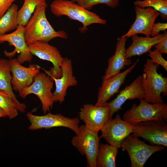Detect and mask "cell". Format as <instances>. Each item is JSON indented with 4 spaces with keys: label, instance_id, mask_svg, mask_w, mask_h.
Here are the masks:
<instances>
[{
    "label": "cell",
    "instance_id": "obj_31",
    "mask_svg": "<svg viewBox=\"0 0 167 167\" xmlns=\"http://www.w3.org/2000/svg\"><path fill=\"white\" fill-rule=\"evenodd\" d=\"M13 0H0V19L12 5Z\"/></svg>",
    "mask_w": 167,
    "mask_h": 167
},
{
    "label": "cell",
    "instance_id": "obj_26",
    "mask_svg": "<svg viewBox=\"0 0 167 167\" xmlns=\"http://www.w3.org/2000/svg\"><path fill=\"white\" fill-rule=\"evenodd\" d=\"M0 108L4 111L10 119L15 118L18 114V111L15 107L11 97L0 90Z\"/></svg>",
    "mask_w": 167,
    "mask_h": 167
},
{
    "label": "cell",
    "instance_id": "obj_5",
    "mask_svg": "<svg viewBox=\"0 0 167 167\" xmlns=\"http://www.w3.org/2000/svg\"><path fill=\"white\" fill-rule=\"evenodd\" d=\"M121 148L123 151L126 150L128 152L132 167H143L153 154L165 148L161 145H148L132 134L125 139Z\"/></svg>",
    "mask_w": 167,
    "mask_h": 167
},
{
    "label": "cell",
    "instance_id": "obj_6",
    "mask_svg": "<svg viewBox=\"0 0 167 167\" xmlns=\"http://www.w3.org/2000/svg\"><path fill=\"white\" fill-rule=\"evenodd\" d=\"M98 132L82 125L79 126L78 132L71 140L72 144L80 153L85 156L88 167H96V157L100 138Z\"/></svg>",
    "mask_w": 167,
    "mask_h": 167
},
{
    "label": "cell",
    "instance_id": "obj_3",
    "mask_svg": "<svg viewBox=\"0 0 167 167\" xmlns=\"http://www.w3.org/2000/svg\"><path fill=\"white\" fill-rule=\"evenodd\" d=\"M159 65L148 58L144 64L142 75L146 96L144 99L151 103H164L161 94L167 95V78L157 72Z\"/></svg>",
    "mask_w": 167,
    "mask_h": 167
},
{
    "label": "cell",
    "instance_id": "obj_22",
    "mask_svg": "<svg viewBox=\"0 0 167 167\" xmlns=\"http://www.w3.org/2000/svg\"><path fill=\"white\" fill-rule=\"evenodd\" d=\"M118 148L109 144L99 142L96 160V167H116Z\"/></svg>",
    "mask_w": 167,
    "mask_h": 167
},
{
    "label": "cell",
    "instance_id": "obj_8",
    "mask_svg": "<svg viewBox=\"0 0 167 167\" xmlns=\"http://www.w3.org/2000/svg\"><path fill=\"white\" fill-rule=\"evenodd\" d=\"M27 116L30 123L28 128L30 130L64 127L72 130L75 134L79 131L80 119L78 117L70 118L60 113L53 114L50 112L42 116L28 112Z\"/></svg>",
    "mask_w": 167,
    "mask_h": 167
},
{
    "label": "cell",
    "instance_id": "obj_25",
    "mask_svg": "<svg viewBox=\"0 0 167 167\" xmlns=\"http://www.w3.org/2000/svg\"><path fill=\"white\" fill-rule=\"evenodd\" d=\"M134 4L143 8L152 7L159 13L162 19H167V0H137Z\"/></svg>",
    "mask_w": 167,
    "mask_h": 167
},
{
    "label": "cell",
    "instance_id": "obj_18",
    "mask_svg": "<svg viewBox=\"0 0 167 167\" xmlns=\"http://www.w3.org/2000/svg\"><path fill=\"white\" fill-rule=\"evenodd\" d=\"M61 67L62 75L59 78L49 75L54 81L55 89L53 92L54 102L62 103L65 100L68 87L77 85L78 82L73 74L72 62L71 59L64 58Z\"/></svg>",
    "mask_w": 167,
    "mask_h": 167
},
{
    "label": "cell",
    "instance_id": "obj_27",
    "mask_svg": "<svg viewBox=\"0 0 167 167\" xmlns=\"http://www.w3.org/2000/svg\"><path fill=\"white\" fill-rule=\"evenodd\" d=\"M78 4L88 10H91L95 5L104 4L114 8L119 5L120 0H72Z\"/></svg>",
    "mask_w": 167,
    "mask_h": 167
},
{
    "label": "cell",
    "instance_id": "obj_10",
    "mask_svg": "<svg viewBox=\"0 0 167 167\" xmlns=\"http://www.w3.org/2000/svg\"><path fill=\"white\" fill-rule=\"evenodd\" d=\"M100 131V138L118 149L125 139L133 132L132 125L122 119L118 113L114 118H109Z\"/></svg>",
    "mask_w": 167,
    "mask_h": 167
},
{
    "label": "cell",
    "instance_id": "obj_28",
    "mask_svg": "<svg viewBox=\"0 0 167 167\" xmlns=\"http://www.w3.org/2000/svg\"><path fill=\"white\" fill-rule=\"evenodd\" d=\"M148 55L149 56L152 62L155 63L161 66L167 71V62L163 57L160 52L155 48L153 51H151Z\"/></svg>",
    "mask_w": 167,
    "mask_h": 167
},
{
    "label": "cell",
    "instance_id": "obj_2",
    "mask_svg": "<svg viewBox=\"0 0 167 167\" xmlns=\"http://www.w3.org/2000/svg\"><path fill=\"white\" fill-rule=\"evenodd\" d=\"M50 9L55 16H67L71 20L78 21L83 24L79 31L84 33L88 27L94 24L105 25L106 21L97 14L90 11L72 0H54L50 5Z\"/></svg>",
    "mask_w": 167,
    "mask_h": 167
},
{
    "label": "cell",
    "instance_id": "obj_30",
    "mask_svg": "<svg viewBox=\"0 0 167 167\" xmlns=\"http://www.w3.org/2000/svg\"><path fill=\"white\" fill-rule=\"evenodd\" d=\"M167 29V23L158 22L153 24L150 36L154 37L160 35L161 31H164Z\"/></svg>",
    "mask_w": 167,
    "mask_h": 167
},
{
    "label": "cell",
    "instance_id": "obj_12",
    "mask_svg": "<svg viewBox=\"0 0 167 167\" xmlns=\"http://www.w3.org/2000/svg\"><path fill=\"white\" fill-rule=\"evenodd\" d=\"M24 32L25 27L19 25L13 32L0 35V43L7 42L15 47L14 50L11 52L4 51L5 56L12 57L16 53L19 54L16 59L21 64L26 62H30L32 58V54L26 42Z\"/></svg>",
    "mask_w": 167,
    "mask_h": 167
},
{
    "label": "cell",
    "instance_id": "obj_14",
    "mask_svg": "<svg viewBox=\"0 0 167 167\" xmlns=\"http://www.w3.org/2000/svg\"><path fill=\"white\" fill-rule=\"evenodd\" d=\"M10 62L12 78V89L19 93L33 83L35 77L40 72L39 66L31 64L28 67L21 65L16 58L11 59Z\"/></svg>",
    "mask_w": 167,
    "mask_h": 167
},
{
    "label": "cell",
    "instance_id": "obj_23",
    "mask_svg": "<svg viewBox=\"0 0 167 167\" xmlns=\"http://www.w3.org/2000/svg\"><path fill=\"white\" fill-rule=\"evenodd\" d=\"M18 10V6L13 4L0 19V35L17 28Z\"/></svg>",
    "mask_w": 167,
    "mask_h": 167
},
{
    "label": "cell",
    "instance_id": "obj_4",
    "mask_svg": "<svg viewBox=\"0 0 167 167\" xmlns=\"http://www.w3.org/2000/svg\"><path fill=\"white\" fill-rule=\"evenodd\" d=\"M138 105L133 104L123 114V119L130 124L148 120L167 121L166 103L150 104L144 99H139Z\"/></svg>",
    "mask_w": 167,
    "mask_h": 167
},
{
    "label": "cell",
    "instance_id": "obj_1",
    "mask_svg": "<svg viewBox=\"0 0 167 167\" xmlns=\"http://www.w3.org/2000/svg\"><path fill=\"white\" fill-rule=\"evenodd\" d=\"M47 3L38 6L25 26L24 35L27 44L39 41L48 43L57 37L66 39L68 35L63 30L55 31L46 18Z\"/></svg>",
    "mask_w": 167,
    "mask_h": 167
},
{
    "label": "cell",
    "instance_id": "obj_20",
    "mask_svg": "<svg viewBox=\"0 0 167 167\" xmlns=\"http://www.w3.org/2000/svg\"><path fill=\"white\" fill-rule=\"evenodd\" d=\"M10 64L9 60H0V90L4 92L11 97L15 108L21 112H24L26 108L24 103H21L17 99L13 90L11 83Z\"/></svg>",
    "mask_w": 167,
    "mask_h": 167
},
{
    "label": "cell",
    "instance_id": "obj_29",
    "mask_svg": "<svg viewBox=\"0 0 167 167\" xmlns=\"http://www.w3.org/2000/svg\"><path fill=\"white\" fill-rule=\"evenodd\" d=\"M162 36L158 42L154 45L161 54H167V32L164 31Z\"/></svg>",
    "mask_w": 167,
    "mask_h": 167
},
{
    "label": "cell",
    "instance_id": "obj_15",
    "mask_svg": "<svg viewBox=\"0 0 167 167\" xmlns=\"http://www.w3.org/2000/svg\"><path fill=\"white\" fill-rule=\"evenodd\" d=\"M136 17L134 22L127 32L122 36L128 38L138 34L150 37L151 31L155 20L160 15L154 9L148 7L143 8L135 6Z\"/></svg>",
    "mask_w": 167,
    "mask_h": 167
},
{
    "label": "cell",
    "instance_id": "obj_13",
    "mask_svg": "<svg viewBox=\"0 0 167 167\" xmlns=\"http://www.w3.org/2000/svg\"><path fill=\"white\" fill-rule=\"evenodd\" d=\"M119 92L114 99L104 105L109 109V118H112L115 113L122 109V105L127 100L145 98L146 93L142 75H139L130 84L126 86Z\"/></svg>",
    "mask_w": 167,
    "mask_h": 167
},
{
    "label": "cell",
    "instance_id": "obj_17",
    "mask_svg": "<svg viewBox=\"0 0 167 167\" xmlns=\"http://www.w3.org/2000/svg\"><path fill=\"white\" fill-rule=\"evenodd\" d=\"M139 61V60H137L124 71L102 80L101 86L98 89L95 105H104L111 97L119 92L120 88L124 84L127 76L135 68Z\"/></svg>",
    "mask_w": 167,
    "mask_h": 167
},
{
    "label": "cell",
    "instance_id": "obj_9",
    "mask_svg": "<svg viewBox=\"0 0 167 167\" xmlns=\"http://www.w3.org/2000/svg\"><path fill=\"white\" fill-rule=\"evenodd\" d=\"M53 80L49 75L40 72L34 78L32 84L19 93L23 99L28 95L33 94L40 100L42 105V111L44 113L52 108L54 102L53 92Z\"/></svg>",
    "mask_w": 167,
    "mask_h": 167
},
{
    "label": "cell",
    "instance_id": "obj_7",
    "mask_svg": "<svg viewBox=\"0 0 167 167\" xmlns=\"http://www.w3.org/2000/svg\"><path fill=\"white\" fill-rule=\"evenodd\" d=\"M131 124L133 135L142 138L151 145L167 147V122L151 120Z\"/></svg>",
    "mask_w": 167,
    "mask_h": 167
},
{
    "label": "cell",
    "instance_id": "obj_24",
    "mask_svg": "<svg viewBox=\"0 0 167 167\" xmlns=\"http://www.w3.org/2000/svg\"><path fill=\"white\" fill-rule=\"evenodd\" d=\"M46 3V0H24L22 7L18 11L19 25L25 27L36 7Z\"/></svg>",
    "mask_w": 167,
    "mask_h": 167
},
{
    "label": "cell",
    "instance_id": "obj_16",
    "mask_svg": "<svg viewBox=\"0 0 167 167\" xmlns=\"http://www.w3.org/2000/svg\"><path fill=\"white\" fill-rule=\"evenodd\" d=\"M109 114L110 109L107 106L91 104L84 105L79 112V119L84 122L85 126L98 132L109 118Z\"/></svg>",
    "mask_w": 167,
    "mask_h": 167
},
{
    "label": "cell",
    "instance_id": "obj_32",
    "mask_svg": "<svg viewBox=\"0 0 167 167\" xmlns=\"http://www.w3.org/2000/svg\"><path fill=\"white\" fill-rule=\"evenodd\" d=\"M7 117L6 114L4 111L0 108V118Z\"/></svg>",
    "mask_w": 167,
    "mask_h": 167
},
{
    "label": "cell",
    "instance_id": "obj_19",
    "mask_svg": "<svg viewBox=\"0 0 167 167\" xmlns=\"http://www.w3.org/2000/svg\"><path fill=\"white\" fill-rule=\"evenodd\" d=\"M127 38L122 36L117 39L115 52L108 60V66L102 77V80L119 73L126 66L131 64V60L125 56Z\"/></svg>",
    "mask_w": 167,
    "mask_h": 167
},
{
    "label": "cell",
    "instance_id": "obj_11",
    "mask_svg": "<svg viewBox=\"0 0 167 167\" xmlns=\"http://www.w3.org/2000/svg\"><path fill=\"white\" fill-rule=\"evenodd\" d=\"M28 46L32 55L41 59L49 61L53 64V66L49 71L44 69L47 75L57 78L62 76L61 66L64 58L56 47L50 45L48 43L39 41L29 44Z\"/></svg>",
    "mask_w": 167,
    "mask_h": 167
},
{
    "label": "cell",
    "instance_id": "obj_21",
    "mask_svg": "<svg viewBox=\"0 0 167 167\" xmlns=\"http://www.w3.org/2000/svg\"><path fill=\"white\" fill-rule=\"evenodd\" d=\"M162 36V34L154 37L139 36L137 34L132 36V43L126 49L125 56L130 58L132 57L140 56L151 51L152 47L156 45Z\"/></svg>",
    "mask_w": 167,
    "mask_h": 167
},
{
    "label": "cell",
    "instance_id": "obj_33",
    "mask_svg": "<svg viewBox=\"0 0 167 167\" xmlns=\"http://www.w3.org/2000/svg\"><path fill=\"white\" fill-rule=\"evenodd\" d=\"M1 59V58H0V60Z\"/></svg>",
    "mask_w": 167,
    "mask_h": 167
}]
</instances>
